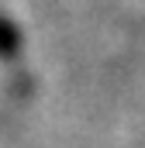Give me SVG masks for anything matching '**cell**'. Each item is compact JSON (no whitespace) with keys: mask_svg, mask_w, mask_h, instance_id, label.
<instances>
[{"mask_svg":"<svg viewBox=\"0 0 145 148\" xmlns=\"http://www.w3.org/2000/svg\"><path fill=\"white\" fill-rule=\"evenodd\" d=\"M21 48V38H17V28H10L3 17H0V62H10Z\"/></svg>","mask_w":145,"mask_h":148,"instance_id":"6da1fadb","label":"cell"}]
</instances>
